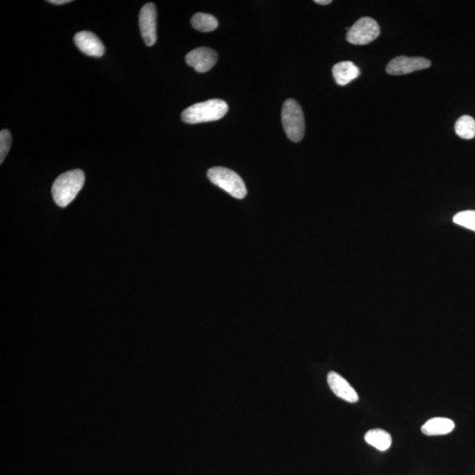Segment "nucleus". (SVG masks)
<instances>
[{"instance_id": "nucleus-1", "label": "nucleus", "mask_w": 475, "mask_h": 475, "mask_svg": "<svg viewBox=\"0 0 475 475\" xmlns=\"http://www.w3.org/2000/svg\"><path fill=\"white\" fill-rule=\"evenodd\" d=\"M84 183L85 175L80 169L60 175L52 185L54 201L62 208L69 205L82 189Z\"/></svg>"}, {"instance_id": "nucleus-11", "label": "nucleus", "mask_w": 475, "mask_h": 475, "mask_svg": "<svg viewBox=\"0 0 475 475\" xmlns=\"http://www.w3.org/2000/svg\"><path fill=\"white\" fill-rule=\"evenodd\" d=\"M360 75V71L351 61L340 62L332 67V76L339 86H346Z\"/></svg>"}, {"instance_id": "nucleus-19", "label": "nucleus", "mask_w": 475, "mask_h": 475, "mask_svg": "<svg viewBox=\"0 0 475 475\" xmlns=\"http://www.w3.org/2000/svg\"><path fill=\"white\" fill-rule=\"evenodd\" d=\"M314 2L316 3V4H318V5H323V6L329 5V4H331V3H332L331 0H315Z\"/></svg>"}, {"instance_id": "nucleus-14", "label": "nucleus", "mask_w": 475, "mask_h": 475, "mask_svg": "<svg viewBox=\"0 0 475 475\" xmlns=\"http://www.w3.org/2000/svg\"><path fill=\"white\" fill-rule=\"evenodd\" d=\"M193 28L200 32H212L219 27L218 20L208 13H196L191 19Z\"/></svg>"}, {"instance_id": "nucleus-9", "label": "nucleus", "mask_w": 475, "mask_h": 475, "mask_svg": "<svg viewBox=\"0 0 475 475\" xmlns=\"http://www.w3.org/2000/svg\"><path fill=\"white\" fill-rule=\"evenodd\" d=\"M74 43L79 48L80 52L87 56L100 57H103L105 49L103 43L99 37L90 31H81L74 36Z\"/></svg>"}, {"instance_id": "nucleus-17", "label": "nucleus", "mask_w": 475, "mask_h": 475, "mask_svg": "<svg viewBox=\"0 0 475 475\" xmlns=\"http://www.w3.org/2000/svg\"><path fill=\"white\" fill-rule=\"evenodd\" d=\"M12 136L8 130L0 132V163L4 162L11 148Z\"/></svg>"}, {"instance_id": "nucleus-15", "label": "nucleus", "mask_w": 475, "mask_h": 475, "mask_svg": "<svg viewBox=\"0 0 475 475\" xmlns=\"http://www.w3.org/2000/svg\"><path fill=\"white\" fill-rule=\"evenodd\" d=\"M455 132L460 138L472 139L475 137V121L470 115H462L455 124Z\"/></svg>"}, {"instance_id": "nucleus-4", "label": "nucleus", "mask_w": 475, "mask_h": 475, "mask_svg": "<svg viewBox=\"0 0 475 475\" xmlns=\"http://www.w3.org/2000/svg\"><path fill=\"white\" fill-rule=\"evenodd\" d=\"M282 123L285 133L291 141L297 142L303 139L305 131L304 113L296 101H284L282 108Z\"/></svg>"}, {"instance_id": "nucleus-10", "label": "nucleus", "mask_w": 475, "mask_h": 475, "mask_svg": "<svg viewBox=\"0 0 475 475\" xmlns=\"http://www.w3.org/2000/svg\"><path fill=\"white\" fill-rule=\"evenodd\" d=\"M329 388L335 395L345 400V402L356 403L358 402L359 397L356 390L352 388L349 383L337 372H330L328 375Z\"/></svg>"}, {"instance_id": "nucleus-7", "label": "nucleus", "mask_w": 475, "mask_h": 475, "mask_svg": "<svg viewBox=\"0 0 475 475\" xmlns=\"http://www.w3.org/2000/svg\"><path fill=\"white\" fill-rule=\"evenodd\" d=\"M139 28L145 44L154 45L157 41V10L152 3L142 6L139 13Z\"/></svg>"}, {"instance_id": "nucleus-2", "label": "nucleus", "mask_w": 475, "mask_h": 475, "mask_svg": "<svg viewBox=\"0 0 475 475\" xmlns=\"http://www.w3.org/2000/svg\"><path fill=\"white\" fill-rule=\"evenodd\" d=\"M228 105L222 100L213 99L199 103L182 112V119L186 124H196L218 121L228 112Z\"/></svg>"}, {"instance_id": "nucleus-13", "label": "nucleus", "mask_w": 475, "mask_h": 475, "mask_svg": "<svg viewBox=\"0 0 475 475\" xmlns=\"http://www.w3.org/2000/svg\"><path fill=\"white\" fill-rule=\"evenodd\" d=\"M365 439L370 446L375 447L377 450L385 451L388 450L392 444V437L386 430L375 429L369 430L365 434Z\"/></svg>"}, {"instance_id": "nucleus-12", "label": "nucleus", "mask_w": 475, "mask_h": 475, "mask_svg": "<svg viewBox=\"0 0 475 475\" xmlns=\"http://www.w3.org/2000/svg\"><path fill=\"white\" fill-rule=\"evenodd\" d=\"M455 424L453 421L442 417L427 421L422 427V432L426 436H440L453 432Z\"/></svg>"}, {"instance_id": "nucleus-6", "label": "nucleus", "mask_w": 475, "mask_h": 475, "mask_svg": "<svg viewBox=\"0 0 475 475\" xmlns=\"http://www.w3.org/2000/svg\"><path fill=\"white\" fill-rule=\"evenodd\" d=\"M430 64V61L424 57L400 56L390 61L386 71L390 75H405L414 71L428 69Z\"/></svg>"}, {"instance_id": "nucleus-16", "label": "nucleus", "mask_w": 475, "mask_h": 475, "mask_svg": "<svg viewBox=\"0 0 475 475\" xmlns=\"http://www.w3.org/2000/svg\"><path fill=\"white\" fill-rule=\"evenodd\" d=\"M456 225L465 227L475 232V210H465L456 214L453 218Z\"/></svg>"}, {"instance_id": "nucleus-3", "label": "nucleus", "mask_w": 475, "mask_h": 475, "mask_svg": "<svg viewBox=\"0 0 475 475\" xmlns=\"http://www.w3.org/2000/svg\"><path fill=\"white\" fill-rule=\"evenodd\" d=\"M207 176L210 182L218 186L219 188L225 190L234 198L243 199L247 196L245 183L240 176L231 169L215 166L209 169Z\"/></svg>"}, {"instance_id": "nucleus-8", "label": "nucleus", "mask_w": 475, "mask_h": 475, "mask_svg": "<svg viewBox=\"0 0 475 475\" xmlns=\"http://www.w3.org/2000/svg\"><path fill=\"white\" fill-rule=\"evenodd\" d=\"M218 62V54L207 47H200L187 54L186 63L199 73L209 71Z\"/></svg>"}, {"instance_id": "nucleus-5", "label": "nucleus", "mask_w": 475, "mask_h": 475, "mask_svg": "<svg viewBox=\"0 0 475 475\" xmlns=\"http://www.w3.org/2000/svg\"><path fill=\"white\" fill-rule=\"evenodd\" d=\"M379 35L378 22L370 17H363L349 29L346 38L354 45H366L378 38Z\"/></svg>"}, {"instance_id": "nucleus-18", "label": "nucleus", "mask_w": 475, "mask_h": 475, "mask_svg": "<svg viewBox=\"0 0 475 475\" xmlns=\"http://www.w3.org/2000/svg\"><path fill=\"white\" fill-rule=\"evenodd\" d=\"M49 3H52V4L54 5H64V4H67V3L71 2V0H50V1H48Z\"/></svg>"}]
</instances>
